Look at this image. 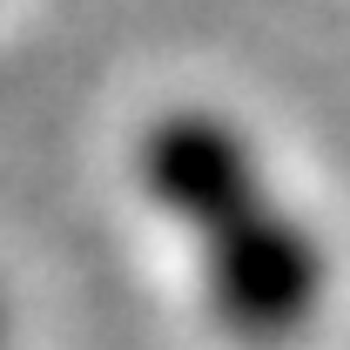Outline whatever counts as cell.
Returning <instances> with one entry per match:
<instances>
[{
    "label": "cell",
    "instance_id": "1",
    "mask_svg": "<svg viewBox=\"0 0 350 350\" xmlns=\"http://www.w3.org/2000/svg\"><path fill=\"white\" fill-rule=\"evenodd\" d=\"M135 189L189 243L202 304L236 344H297L330 304V250L222 108L182 101L135 135Z\"/></svg>",
    "mask_w": 350,
    "mask_h": 350
},
{
    "label": "cell",
    "instance_id": "2",
    "mask_svg": "<svg viewBox=\"0 0 350 350\" xmlns=\"http://www.w3.org/2000/svg\"><path fill=\"white\" fill-rule=\"evenodd\" d=\"M0 350H7V304H0Z\"/></svg>",
    "mask_w": 350,
    "mask_h": 350
}]
</instances>
